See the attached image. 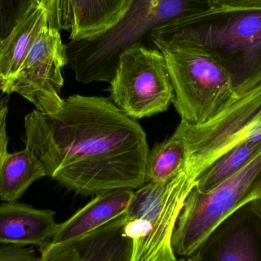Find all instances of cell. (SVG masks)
<instances>
[{"instance_id":"1","label":"cell","mask_w":261,"mask_h":261,"mask_svg":"<svg viewBox=\"0 0 261 261\" xmlns=\"http://www.w3.org/2000/svg\"><path fill=\"white\" fill-rule=\"evenodd\" d=\"M24 129V145L47 176L77 194L145 184V132L110 98L73 95L51 113L26 115Z\"/></svg>"},{"instance_id":"15","label":"cell","mask_w":261,"mask_h":261,"mask_svg":"<svg viewBox=\"0 0 261 261\" xmlns=\"http://www.w3.org/2000/svg\"><path fill=\"white\" fill-rule=\"evenodd\" d=\"M125 215L74 242L81 261H130L132 242L124 232Z\"/></svg>"},{"instance_id":"21","label":"cell","mask_w":261,"mask_h":261,"mask_svg":"<svg viewBox=\"0 0 261 261\" xmlns=\"http://www.w3.org/2000/svg\"><path fill=\"white\" fill-rule=\"evenodd\" d=\"M0 261H42L32 246L0 245Z\"/></svg>"},{"instance_id":"22","label":"cell","mask_w":261,"mask_h":261,"mask_svg":"<svg viewBox=\"0 0 261 261\" xmlns=\"http://www.w3.org/2000/svg\"><path fill=\"white\" fill-rule=\"evenodd\" d=\"M211 9H261V0H208Z\"/></svg>"},{"instance_id":"3","label":"cell","mask_w":261,"mask_h":261,"mask_svg":"<svg viewBox=\"0 0 261 261\" xmlns=\"http://www.w3.org/2000/svg\"><path fill=\"white\" fill-rule=\"evenodd\" d=\"M210 9L208 0H132L123 18L111 29L66 44L75 79L81 84H110L124 52L135 45L153 46L150 38L156 29Z\"/></svg>"},{"instance_id":"5","label":"cell","mask_w":261,"mask_h":261,"mask_svg":"<svg viewBox=\"0 0 261 261\" xmlns=\"http://www.w3.org/2000/svg\"><path fill=\"white\" fill-rule=\"evenodd\" d=\"M194 182L184 170L164 182H145L134 192L124 232L132 242L130 261H176L173 231Z\"/></svg>"},{"instance_id":"19","label":"cell","mask_w":261,"mask_h":261,"mask_svg":"<svg viewBox=\"0 0 261 261\" xmlns=\"http://www.w3.org/2000/svg\"><path fill=\"white\" fill-rule=\"evenodd\" d=\"M41 0H0V45Z\"/></svg>"},{"instance_id":"18","label":"cell","mask_w":261,"mask_h":261,"mask_svg":"<svg viewBox=\"0 0 261 261\" xmlns=\"http://www.w3.org/2000/svg\"><path fill=\"white\" fill-rule=\"evenodd\" d=\"M185 158V145L182 140L173 134L149 151L145 182H164L173 179L184 167Z\"/></svg>"},{"instance_id":"23","label":"cell","mask_w":261,"mask_h":261,"mask_svg":"<svg viewBox=\"0 0 261 261\" xmlns=\"http://www.w3.org/2000/svg\"><path fill=\"white\" fill-rule=\"evenodd\" d=\"M9 113L8 106L0 109V171L3 161L8 152L9 138L7 135V116Z\"/></svg>"},{"instance_id":"16","label":"cell","mask_w":261,"mask_h":261,"mask_svg":"<svg viewBox=\"0 0 261 261\" xmlns=\"http://www.w3.org/2000/svg\"><path fill=\"white\" fill-rule=\"evenodd\" d=\"M44 176V166L29 148L8 153L0 171V199L16 202L34 182Z\"/></svg>"},{"instance_id":"2","label":"cell","mask_w":261,"mask_h":261,"mask_svg":"<svg viewBox=\"0 0 261 261\" xmlns=\"http://www.w3.org/2000/svg\"><path fill=\"white\" fill-rule=\"evenodd\" d=\"M151 37L189 40L210 50L239 96L261 84V9H210L174 20Z\"/></svg>"},{"instance_id":"20","label":"cell","mask_w":261,"mask_h":261,"mask_svg":"<svg viewBox=\"0 0 261 261\" xmlns=\"http://www.w3.org/2000/svg\"><path fill=\"white\" fill-rule=\"evenodd\" d=\"M42 261H81V255L74 242L59 246L47 245L40 248Z\"/></svg>"},{"instance_id":"14","label":"cell","mask_w":261,"mask_h":261,"mask_svg":"<svg viewBox=\"0 0 261 261\" xmlns=\"http://www.w3.org/2000/svg\"><path fill=\"white\" fill-rule=\"evenodd\" d=\"M42 3L32 9L0 45V93L18 73L38 31L47 21Z\"/></svg>"},{"instance_id":"12","label":"cell","mask_w":261,"mask_h":261,"mask_svg":"<svg viewBox=\"0 0 261 261\" xmlns=\"http://www.w3.org/2000/svg\"><path fill=\"white\" fill-rule=\"evenodd\" d=\"M134 191L119 189L96 195L65 222L58 224L55 236L48 244L59 246L73 243L83 236L123 216L133 199Z\"/></svg>"},{"instance_id":"9","label":"cell","mask_w":261,"mask_h":261,"mask_svg":"<svg viewBox=\"0 0 261 261\" xmlns=\"http://www.w3.org/2000/svg\"><path fill=\"white\" fill-rule=\"evenodd\" d=\"M67 64V46L60 31L50 26L47 20L4 93H18L41 113L55 111L64 102L60 93L64 82L62 69Z\"/></svg>"},{"instance_id":"17","label":"cell","mask_w":261,"mask_h":261,"mask_svg":"<svg viewBox=\"0 0 261 261\" xmlns=\"http://www.w3.org/2000/svg\"><path fill=\"white\" fill-rule=\"evenodd\" d=\"M261 151V141H248L234 147L196 179L194 188L206 193L243 168Z\"/></svg>"},{"instance_id":"26","label":"cell","mask_w":261,"mask_h":261,"mask_svg":"<svg viewBox=\"0 0 261 261\" xmlns=\"http://www.w3.org/2000/svg\"><path fill=\"white\" fill-rule=\"evenodd\" d=\"M258 200H259V202H260V205H261V199H259Z\"/></svg>"},{"instance_id":"25","label":"cell","mask_w":261,"mask_h":261,"mask_svg":"<svg viewBox=\"0 0 261 261\" xmlns=\"http://www.w3.org/2000/svg\"><path fill=\"white\" fill-rule=\"evenodd\" d=\"M176 261H187V260H186V259L182 258V259H179V260H176Z\"/></svg>"},{"instance_id":"13","label":"cell","mask_w":261,"mask_h":261,"mask_svg":"<svg viewBox=\"0 0 261 261\" xmlns=\"http://www.w3.org/2000/svg\"><path fill=\"white\" fill-rule=\"evenodd\" d=\"M57 226L51 210H38L18 201L0 205L1 245L44 248L55 236Z\"/></svg>"},{"instance_id":"7","label":"cell","mask_w":261,"mask_h":261,"mask_svg":"<svg viewBox=\"0 0 261 261\" xmlns=\"http://www.w3.org/2000/svg\"><path fill=\"white\" fill-rule=\"evenodd\" d=\"M261 199V151L251 162L213 190L193 187L184 202L173 231L175 254L189 257L222 221Z\"/></svg>"},{"instance_id":"6","label":"cell","mask_w":261,"mask_h":261,"mask_svg":"<svg viewBox=\"0 0 261 261\" xmlns=\"http://www.w3.org/2000/svg\"><path fill=\"white\" fill-rule=\"evenodd\" d=\"M174 135L186 148L182 170L192 182L234 147L261 141V84L199 125L181 121Z\"/></svg>"},{"instance_id":"8","label":"cell","mask_w":261,"mask_h":261,"mask_svg":"<svg viewBox=\"0 0 261 261\" xmlns=\"http://www.w3.org/2000/svg\"><path fill=\"white\" fill-rule=\"evenodd\" d=\"M110 91L113 103L135 120L167 111L174 99L164 56L144 45L122 54Z\"/></svg>"},{"instance_id":"11","label":"cell","mask_w":261,"mask_h":261,"mask_svg":"<svg viewBox=\"0 0 261 261\" xmlns=\"http://www.w3.org/2000/svg\"><path fill=\"white\" fill-rule=\"evenodd\" d=\"M132 0H41L50 26L70 32L69 41L94 38L123 18Z\"/></svg>"},{"instance_id":"24","label":"cell","mask_w":261,"mask_h":261,"mask_svg":"<svg viewBox=\"0 0 261 261\" xmlns=\"http://www.w3.org/2000/svg\"><path fill=\"white\" fill-rule=\"evenodd\" d=\"M9 100V95L4 93H0V109L8 106Z\"/></svg>"},{"instance_id":"4","label":"cell","mask_w":261,"mask_h":261,"mask_svg":"<svg viewBox=\"0 0 261 261\" xmlns=\"http://www.w3.org/2000/svg\"><path fill=\"white\" fill-rule=\"evenodd\" d=\"M150 40L165 59L182 122L204 123L239 97L225 66L205 47L186 39Z\"/></svg>"},{"instance_id":"10","label":"cell","mask_w":261,"mask_h":261,"mask_svg":"<svg viewBox=\"0 0 261 261\" xmlns=\"http://www.w3.org/2000/svg\"><path fill=\"white\" fill-rule=\"evenodd\" d=\"M187 261H261V205L252 201L216 226Z\"/></svg>"}]
</instances>
